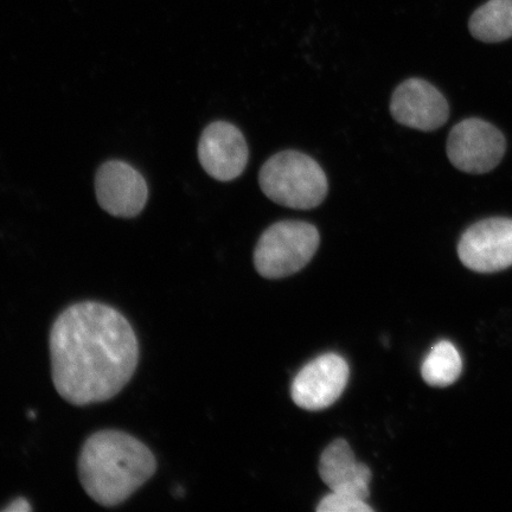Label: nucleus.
Masks as SVG:
<instances>
[{"mask_svg": "<svg viewBox=\"0 0 512 512\" xmlns=\"http://www.w3.org/2000/svg\"><path fill=\"white\" fill-rule=\"evenodd\" d=\"M51 375L56 392L73 406L114 398L136 373L139 343L123 313L99 302L67 307L51 326Z\"/></svg>", "mask_w": 512, "mask_h": 512, "instance_id": "obj_1", "label": "nucleus"}, {"mask_svg": "<svg viewBox=\"0 0 512 512\" xmlns=\"http://www.w3.org/2000/svg\"><path fill=\"white\" fill-rule=\"evenodd\" d=\"M83 490L102 507L123 504L155 476L157 459L143 441L119 430L95 432L78 460Z\"/></svg>", "mask_w": 512, "mask_h": 512, "instance_id": "obj_2", "label": "nucleus"}, {"mask_svg": "<svg viewBox=\"0 0 512 512\" xmlns=\"http://www.w3.org/2000/svg\"><path fill=\"white\" fill-rule=\"evenodd\" d=\"M260 188L280 206L309 210L317 208L328 196L329 182L322 166L299 151H283L262 165Z\"/></svg>", "mask_w": 512, "mask_h": 512, "instance_id": "obj_3", "label": "nucleus"}, {"mask_svg": "<svg viewBox=\"0 0 512 512\" xmlns=\"http://www.w3.org/2000/svg\"><path fill=\"white\" fill-rule=\"evenodd\" d=\"M320 243L318 229L304 221H280L256 243L255 270L266 279H283L302 271Z\"/></svg>", "mask_w": 512, "mask_h": 512, "instance_id": "obj_4", "label": "nucleus"}, {"mask_svg": "<svg viewBox=\"0 0 512 512\" xmlns=\"http://www.w3.org/2000/svg\"><path fill=\"white\" fill-rule=\"evenodd\" d=\"M507 143L501 131L486 121L470 118L454 126L447 139V156L466 174L480 175L501 163Z\"/></svg>", "mask_w": 512, "mask_h": 512, "instance_id": "obj_5", "label": "nucleus"}, {"mask_svg": "<svg viewBox=\"0 0 512 512\" xmlns=\"http://www.w3.org/2000/svg\"><path fill=\"white\" fill-rule=\"evenodd\" d=\"M458 255L464 266L478 273H495L512 266V220L488 219L463 234Z\"/></svg>", "mask_w": 512, "mask_h": 512, "instance_id": "obj_6", "label": "nucleus"}, {"mask_svg": "<svg viewBox=\"0 0 512 512\" xmlns=\"http://www.w3.org/2000/svg\"><path fill=\"white\" fill-rule=\"evenodd\" d=\"M350 369L337 354H324L307 363L292 382V400L306 411H323L341 398Z\"/></svg>", "mask_w": 512, "mask_h": 512, "instance_id": "obj_7", "label": "nucleus"}, {"mask_svg": "<svg viewBox=\"0 0 512 512\" xmlns=\"http://www.w3.org/2000/svg\"><path fill=\"white\" fill-rule=\"evenodd\" d=\"M245 137L238 127L227 121H215L203 131L198 143V159L204 171L220 182L240 177L248 164Z\"/></svg>", "mask_w": 512, "mask_h": 512, "instance_id": "obj_8", "label": "nucleus"}, {"mask_svg": "<svg viewBox=\"0 0 512 512\" xmlns=\"http://www.w3.org/2000/svg\"><path fill=\"white\" fill-rule=\"evenodd\" d=\"M95 192L101 208L118 217L137 216L149 197L142 174L120 160L101 165L95 177Z\"/></svg>", "mask_w": 512, "mask_h": 512, "instance_id": "obj_9", "label": "nucleus"}, {"mask_svg": "<svg viewBox=\"0 0 512 512\" xmlns=\"http://www.w3.org/2000/svg\"><path fill=\"white\" fill-rule=\"evenodd\" d=\"M390 113L403 126L431 132L446 123L450 107L444 95L430 82L409 79L395 89Z\"/></svg>", "mask_w": 512, "mask_h": 512, "instance_id": "obj_10", "label": "nucleus"}, {"mask_svg": "<svg viewBox=\"0 0 512 512\" xmlns=\"http://www.w3.org/2000/svg\"><path fill=\"white\" fill-rule=\"evenodd\" d=\"M319 475L332 492L367 501L371 470L358 463L348 441L337 439L325 448L319 460Z\"/></svg>", "mask_w": 512, "mask_h": 512, "instance_id": "obj_11", "label": "nucleus"}, {"mask_svg": "<svg viewBox=\"0 0 512 512\" xmlns=\"http://www.w3.org/2000/svg\"><path fill=\"white\" fill-rule=\"evenodd\" d=\"M471 35L484 43H498L512 37V0H489L470 18Z\"/></svg>", "mask_w": 512, "mask_h": 512, "instance_id": "obj_12", "label": "nucleus"}, {"mask_svg": "<svg viewBox=\"0 0 512 512\" xmlns=\"http://www.w3.org/2000/svg\"><path fill=\"white\" fill-rule=\"evenodd\" d=\"M463 370L462 356L451 342L435 344L421 367L422 379L432 387L451 386L459 379Z\"/></svg>", "mask_w": 512, "mask_h": 512, "instance_id": "obj_13", "label": "nucleus"}, {"mask_svg": "<svg viewBox=\"0 0 512 512\" xmlns=\"http://www.w3.org/2000/svg\"><path fill=\"white\" fill-rule=\"evenodd\" d=\"M318 512H373L363 499L332 492L319 502Z\"/></svg>", "mask_w": 512, "mask_h": 512, "instance_id": "obj_14", "label": "nucleus"}, {"mask_svg": "<svg viewBox=\"0 0 512 512\" xmlns=\"http://www.w3.org/2000/svg\"><path fill=\"white\" fill-rule=\"evenodd\" d=\"M31 510L32 508L30 503L23 497H17L8 505V507L3 509L5 512H29Z\"/></svg>", "mask_w": 512, "mask_h": 512, "instance_id": "obj_15", "label": "nucleus"}]
</instances>
